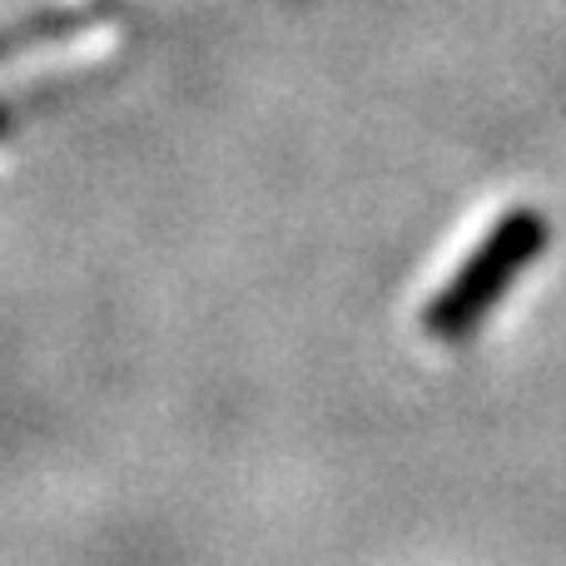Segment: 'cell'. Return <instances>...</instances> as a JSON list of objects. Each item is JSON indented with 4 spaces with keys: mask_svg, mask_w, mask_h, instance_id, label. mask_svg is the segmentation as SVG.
Wrapping results in <instances>:
<instances>
[{
    "mask_svg": "<svg viewBox=\"0 0 566 566\" xmlns=\"http://www.w3.org/2000/svg\"><path fill=\"white\" fill-rule=\"evenodd\" d=\"M80 25H85V15H80V10H40V15H30V20H20V25L0 30V60L20 55V50H35V45H45V40L75 35Z\"/></svg>",
    "mask_w": 566,
    "mask_h": 566,
    "instance_id": "cell-2",
    "label": "cell"
},
{
    "mask_svg": "<svg viewBox=\"0 0 566 566\" xmlns=\"http://www.w3.org/2000/svg\"><path fill=\"white\" fill-rule=\"evenodd\" d=\"M547 239H552V224L537 209H517V214L497 219L492 234L478 244V254L422 308V333L438 343H468L478 333V323L502 303V293L522 279V269L547 249Z\"/></svg>",
    "mask_w": 566,
    "mask_h": 566,
    "instance_id": "cell-1",
    "label": "cell"
},
{
    "mask_svg": "<svg viewBox=\"0 0 566 566\" xmlns=\"http://www.w3.org/2000/svg\"><path fill=\"white\" fill-rule=\"evenodd\" d=\"M10 119H15V109H10V105H0V135H6V129H10Z\"/></svg>",
    "mask_w": 566,
    "mask_h": 566,
    "instance_id": "cell-3",
    "label": "cell"
}]
</instances>
